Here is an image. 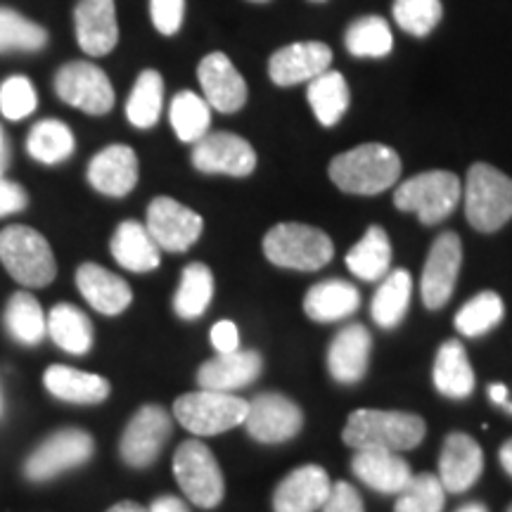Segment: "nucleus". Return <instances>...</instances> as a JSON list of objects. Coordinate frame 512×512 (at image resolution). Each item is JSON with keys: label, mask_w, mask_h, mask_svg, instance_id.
<instances>
[{"label": "nucleus", "mask_w": 512, "mask_h": 512, "mask_svg": "<svg viewBox=\"0 0 512 512\" xmlns=\"http://www.w3.org/2000/svg\"><path fill=\"white\" fill-rule=\"evenodd\" d=\"M425 420L415 413L361 408L344 425V444L356 451H411L425 439Z\"/></svg>", "instance_id": "obj_1"}, {"label": "nucleus", "mask_w": 512, "mask_h": 512, "mask_svg": "<svg viewBox=\"0 0 512 512\" xmlns=\"http://www.w3.org/2000/svg\"><path fill=\"white\" fill-rule=\"evenodd\" d=\"M401 159L380 143L358 145L330 162V178L349 195H380L399 181Z\"/></svg>", "instance_id": "obj_2"}, {"label": "nucleus", "mask_w": 512, "mask_h": 512, "mask_svg": "<svg viewBox=\"0 0 512 512\" xmlns=\"http://www.w3.org/2000/svg\"><path fill=\"white\" fill-rule=\"evenodd\" d=\"M465 216L479 233H496L512 219V178L491 164H472L465 181Z\"/></svg>", "instance_id": "obj_3"}, {"label": "nucleus", "mask_w": 512, "mask_h": 512, "mask_svg": "<svg viewBox=\"0 0 512 512\" xmlns=\"http://www.w3.org/2000/svg\"><path fill=\"white\" fill-rule=\"evenodd\" d=\"M264 254L271 264L292 271H318L335 256V245L320 228L306 223H278L266 233Z\"/></svg>", "instance_id": "obj_4"}, {"label": "nucleus", "mask_w": 512, "mask_h": 512, "mask_svg": "<svg viewBox=\"0 0 512 512\" xmlns=\"http://www.w3.org/2000/svg\"><path fill=\"white\" fill-rule=\"evenodd\" d=\"M0 261L19 285L48 287L57 275L55 254L48 240L29 226L0 230Z\"/></svg>", "instance_id": "obj_5"}, {"label": "nucleus", "mask_w": 512, "mask_h": 512, "mask_svg": "<svg viewBox=\"0 0 512 512\" xmlns=\"http://www.w3.org/2000/svg\"><path fill=\"white\" fill-rule=\"evenodd\" d=\"M460 178L451 171H425L403 181L394 192L399 211L415 214L425 226L441 223L453 214L460 202Z\"/></svg>", "instance_id": "obj_6"}, {"label": "nucleus", "mask_w": 512, "mask_h": 512, "mask_svg": "<svg viewBox=\"0 0 512 512\" xmlns=\"http://www.w3.org/2000/svg\"><path fill=\"white\" fill-rule=\"evenodd\" d=\"M249 401L226 392H190L178 396L174 403V415L185 430L197 437H214L238 427L247 418Z\"/></svg>", "instance_id": "obj_7"}, {"label": "nucleus", "mask_w": 512, "mask_h": 512, "mask_svg": "<svg viewBox=\"0 0 512 512\" xmlns=\"http://www.w3.org/2000/svg\"><path fill=\"white\" fill-rule=\"evenodd\" d=\"M174 475L183 494L190 498L197 508H216L226 494L221 467L216 463L214 453L202 441L190 439L176 448Z\"/></svg>", "instance_id": "obj_8"}, {"label": "nucleus", "mask_w": 512, "mask_h": 512, "mask_svg": "<svg viewBox=\"0 0 512 512\" xmlns=\"http://www.w3.org/2000/svg\"><path fill=\"white\" fill-rule=\"evenodd\" d=\"M95 441L83 430H60L43 441L24 463V475L31 482H48L62 472L91 460Z\"/></svg>", "instance_id": "obj_9"}, {"label": "nucleus", "mask_w": 512, "mask_h": 512, "mask_svg": "<svg viewBox=\"0 0 512 512\" xmlns=\"http://www.w3.org/2000/svg\"><path fill=\"white\" fill-rule=\"evenodd\" d=\"M55 91L67 105L93 114H107L114 107L112 81L93 62H67L55 74Z\"/></svg>", "instance_id": "obj_10"}, {"label": "nucleus", "mask_w": 512, "mask_h": 512, "mask_svg": "<svg viewBox=\"0 0 512 512\" xmlns=\"http://www.w3.org/2000/svg\"><path fill=\"white\" fill-rule=\"evenodd\" d=\"M245 430L261 444H283L302 432L304 413L292 399L283 394L264 392L249 401Z\"/></svg>", "instance_id": "obj_11"}, {"label": "nucleus", "mask_w": 512, "mask_h": 512, "mask_svg": "<svg viewBox=\"0 0 512 512\" xmlns=\"http://www.w3.org/2000/svg\"><path fill=\"white\" fill-rule=\"evenodd\" d=\"M171 415L162 406H143L121 434L119 453L126 465L150 467L171 437Z\"/></svg>", "instance_id": "obj_12"}, {"label": "nucleus", "mask_w": 512, "mask_h": 512, "mask_svg": "<svg viewBox=\"0 0 512 512\" xmlns=\"http://www.w3.org/2000/svg\"><path fill=\"white\" fill-rule=\"evenodd\" d=\"M145 228L150 230L152 240L164 252H188L200 240L204 221L185 204L171 200V197H157L147 207Z\"/></svg>", "instance_id": "obj_13"}, {"label": "nucleus", "mask_w": 512, "mask_h": 512, "mask_svg": "<svg viewBox=\"0 0 512 512\" xmlns=\"http://www.w3.org/2000/svg\"><path fill=\"white\" fill-rule=\"evenodd\" d=\"M463 264V242L456 233L446 230L441 233L427 254L425 271H422V302L427 309L437 311L448 304L453 290H456V280Z\"/></svg>", "instance_id": "obj_14"}, {"label": "nucleus", "mask_w": 512, "mask_h": 512, "mask_svg": "<svg viewBox=\"0 0 512 512\" xmlns=\"http://www.w3.org/2000/svg\"><path fill=\"white\" fill-rule=\"evenodd\" d=\"M192 164L202 174L245 178L256 169V152L235 133H207L192 150Z\"/></svg>", "instance_id": "obj_15"}, {"label": "nucleus", "mask_w": 512, "mask_h": 512, "mask_svg": "<svg viewBox=\"0 0 512 512\" xmlns=\"http://www.w3.org/2000/svg\"><path fill=\"white\" fill-rule=\"evenodd\" d=\"M484 472V451L470 434L451 432L441 446L439 482L446 494H465Z\"/></svg>", "instance_id": "obj_16"}, {"label": "nucleus", "mask_w": 512, "mask_h": 512, "mask_svg": "<svg viewBox=\"0 0 512 512\" xmlns=\"http://www.w3.org/2000/svg\"><path fill=\"white\" fill-rule=\"evenodd\" d=\"M204 100L216 112H240L247 102V83L223 53H209L197 67Z\"/></svg>", "instance_id": "obj_17"}, {"label": "nucleus", "mask_w": 512, "mask_h": 512, "mask_svg": "<svg viewBox=\"0 0 512 512\" xmlns=\"http://www.w3.org/2000/svg\"><path fill=\"white\" fill-rule=\"evenodd\" d=\"M330 64V46L320 41H302L275 50L268 60V74L275 86H297V83H309L318 74L328 72Z\"/></svg>", "instance_id": "obj_18"}, {"label": "nucleus", "mask_w": 512, "mask_h": 512, "mask_svg": "<svg viewBox=\"0 0 512 512\" xmlns=\"http://www.w3.org/2000/svg\"><path fill=\"white\" fill-rule=\"evenodd\" d=\"M76 41L86 55H110L119 43L114 0H79L74 10Z\"/></svg>", "instance_id": "obj_19"}, {"label": "nucleus", "mask_w": 512, "mask_h": 512, "mask_svg": "<svg viewBox=\"0 0 512 512\" xmlns=\"http://www.w3.org/2000/svg\"><path fill=\"white\" fill-rule=\"evenodd\" d=\"M332 482L320 465H302L292 470L273 494L275 512H318L328 501Z\"/></svg>", "instance_id": "obj_20"}, {"label": "nucleus", "mask_w": 512, "mask_h": 512, "mask_svg": "<svg viewBox=\"0 0 512 512\" xmlns=\"http://www.w3.org/2000/svg\"><path fill=\"white\" fill-rule=\"evenodd\" d=\"M88 183L107 197H126L138 183V157L128 145H110L88 164Z\"/></svg>", "instance_id": "obj_21"}, {"label": "nucleus", "mask_w": 512, "mask_h": 512, "mask_svg": "<svg viewBox=\"0 0 512 512\" xmlns=\"http://www.w3.org/2000/svg\"><path fill=\"white\" fill-rule=\"evenodd\" d=\"M370 347H373V337H370L366 325L351 323L339 330L328 351V370L332 380L339 384H356L363 380V375L368 373Z\"/></svg>", "instance_id": "obj_22"}, {"label": "nucleus", "mask_w": 512, "mask_h": 512, "mask_svg": "<svg viewBox=\"0 0 512 512\" xmlns=\"http://www.w3.org/2000/svg\"><path fill=\"white\" fill-rule=\"evenodd\" d=\"M264 370V358L259 351H233L219 354L197 370V382L209 392L233 394L235 389L249 387Z\"/></svg>", "instance_id": "obj_23"}, {"label": "nucleus", "mask_w": 512, "mask_h": 512, "mask_svg": "<svg viewBox=\"0 0 512 512\" xmlns=\"http://www.w3.org/2000/svg\"><path fill=\"white\" fill-rule=\"evenodd\" d=\"M76 287L102 316H119L133 302V292L126 280L98 264H83L76 271Z\"/></svg>", "instance_id": "obj_24"}, {"label": "nucleus", "mask_w": 512, "mask_h": 512, "mask_svg": "<svg viewBox=\"0 0 512 512\" xmlns=\"http://www.w3.org/2000/svg\"><path fill=\"white\" fill-rule=\"evenodd\" d=\"M351 470L363 484L384 496L401 494L413 477L411 465L392 451H356Z\"/></svg>", "instance_id": "obj_25"}, {"label": "nucleus", "mask_w": 512, "mask_h": 512, "mask_svg": "<svg viewBox=\"0 0 512 512\" xmlns=\"http://www.w3.org/2000/svg\"><path fill=\"white\" fill-rule=\"evenodd\" d=\"M112 256L119 266L133 273H150L162 264V249L152 240L150 230L138 221H124L112 235Z\"/></svg>", "instance_id": "obj_26"}, {"label": "nucleus", "mask_w": 512, "mask_h": 512, "mask_svg": "<svg viewBox=\"0 0 512 512\" xmlns=\"http://www.w3.org/2000/svg\"><path fill=\"white\" fill-rule=\"evenodd\" d=\"M358 306H361V292L347 280H323L313 285L304 297V313L316 323H335L354 316Z\"/></svg>", "instance_id": "obj_27"}, {"label": "nucleus", "mask_w": 512, "mask_h": 512, "mask_svg": "<svg viewBox=\"0 0 512 512\" xmlns=\"http://www.w3.org/2000/svg\"><path fill=\"white\" fill-rule=\"evenodd\" d=\"M434 387L448 399H467L475 392V370L458 339H446L434 358Z\"/></svg>", "instance_id": "obj_28"}, {"label": "nucleus", "mask_w": 512, "mask_h": 512, "mask_svg": "<svg viewBox=\"0 0 512 512\" xmlns=\"http://www.w3.org/2000/svg\"><path fill=\"white\" fill-rule=\"evenodd\" d=\"M46 389L55 399L67 403H102L110 396V382L102 375L83 373L69 366H50L43 375Z\"/></svg>", "instance_id": "obj_29"}, {"label": "nucleus", "mask_w": 512, "mask_h": 512, "mask_svg": "<svg viewBox=\"0 0 512 512\" xmlns=\"http://www.w3.org/2000/svg\"><path fill=\"white\" fill-rule=\"evenodd\" d=\"M347 266L358 280H366V283L382 280L389 273V266H392L389 235L380 226H370L366 235L351 247V252L347 254Z\"/></svg>", "instance_id": "obj_30"}, {"label": "nucleus", "mask_w": 512, "mask_h": 512, "mask_svg": "<svg viewBox=\"0 0 512 512\" xmlns=\"http://www.w3.org/2000/svg\"><path fill=\"white\" fill-rule=\"evenodd\" d=\"M413 294V278L411 273L396 268L389 271L382 278V285L377 287L373 304H370V313L373 320L384 330H394L396 325L406 318L408 304H411Z\"/></svg>", "instance_id": "obj_31"}, {"label": "nucleus", "mask_w": 512, "mask_h": 512, "mask_svg": "<svg viewBox=\"0 0 512 512\" xmlns=\"http://www.w3.org/2000/svg\"><path fill=\"white\" fill-rule=\"evenodd\" d=\"M48 335L62 351L74 356L88 354L93 347V325L86 313L76 306L62 302L55 304L48 313Z\"/></svg>", "instance_id": "obj_32"}, {"label": "nucleus", "mask_w": 512, "mask_h": 512, "mask_svg": "<svg viewBox=\"0 0 512 512\" xmlns=\"http://www.w3.org/2000/svg\"><path fill=\"white\" fill-rule=\"evenodd\" d=\"M306 100H309L318 124L332 128L342 121V117L349 110V86L342 74L328 69V72L318 74L316 79L309 81Z\"/></svg>", "instance_id": "obj_33"}, {"label": "nucleus", "mask_w": 512, "mask_h": 512, "mask_svg": "<svg viewBox=\"0 0 512 512\" xmlns=\"http://www.w3.org/2000/svg\"><path fill=\"white\" fill-rule=\"evenodd\" d=\"M211 297H214V273L209 271V266L200 264H188L183 268L181 285L174 297V311L178 318L183 320H195L204 316V311L209 309Z\"/></svg>", "instance_id": "obj_34"}, {"label": "nucleus", "mask_w": 512, "mask_h": 512, "mask_svg": "<svg viewBox=\"0 0 512 512\" xmlns=\"http://www.w3.org/2000/svg\"><path fill=\"white\" fill-rule=\"evenodd\" d=\"M74 133L69 131V126L64 121L57 119H43L29 131L27 138V152L36 162L55 166L62 164L64 159L74 155Z\"/></svg>", "instance_id": "obj_35"}, {"label": "nucleus", "mask_w": 512, "mask_h": 512, "mask_svg": "<svg viewBox=\"0 0 512 512\" xmlns=\"http://www.w3.org/2000/svg\"><path fill=\"white\" fill-rule=\"evenodd\" d=\"M5 328L19 344L34 347L41 342L48 332V323L38 299L31 297L29 292L12 294L8 306H5Z\"/></svg>", "instance_id": "obj_36"}, {"label": "nucleus", "mask_w": 512, "mask_h": 512, "mask_svg": "<svg viewBox=\"0 0 512 512\" xmlns=\"http://www.w3.org/2000/svg\"><path fill=\"white\" fill-rule=\"evenodd\" d=\"M164 107V79L155 69H145L126 102V119L136 128H152Z\"/></svg>", "instance_id": "obj_37"}, {"label": "nucleus", "mask_w": 512, "mask_h": 512, "mask_svg": "<svg viewBox=\"0 0 512 512\" xmlns=\"http://www.w3.org/2000/svg\"><path fill=\"white\" fill-rule=\"evenodd\" d=\"M169 119L178 140H183V143H197V140H202L209 133L211 107L202 95L181 91L171 100Z\"/></svg>", "instance_id": "obj_38"}, {"label": "nucleus", "mask_w": 512, "mask_h": 512, "mask_svg": "<svg viewBox=\"0 0 512 512\" xmlns=\"http://www.w3.org/2000/svg\"><path fill=\"white\" fill-rule=\"evenodd\" d=\"M344 46L354 57H384L392 53L394 36L389 29L387 19L368 15L358 17L354 24L347 29L344 36Z\"/></svg>", "instance_id": "obj_39"}, {"label": "nucleus", "mask_w": 512, "mask_h": 512, "mask_svg": "<svg viewBox=\"0 0 512 512\" xmlns=\"http://www.w3.org/2000/svg\"><path fill=\"white\" fill-rule=\"evenodd\" d=\"M505 316V304L501 294L496 292H479L470 302L463 304V309L456 313V330L463 337H482L501 325Z\"/></svg>", "instance_id": "obj_40"}, {"label": "nucleus", "mask_w": 512, "mask_h": 512, "mask_svg": "<svg viewBox=\"0 0 512 512\" xmlns=\"http://www.w3.org/2000/svg\"><path fill=\"white\" fill-rule=\"evenodd\" d=\"M48 46V31L17 10L0 8V53H36Z\"/></svg>", "instance_id": "obj_41"}, {"label": "nucleus", "mask_w": 512, "mask_h": 512, "mask_svg": "<svg viewBox=\"0 0 512 512\" xmlns=\"http://www.w3.org/2000/svg\"><path fill=\"white\" fill-rule=\"evenodd\" d=\"M446 489L432 472L413 475L396 498L394 512H444Z\"/></svg>", "instance_id": "obj_42"}, {"label": "nucleus", "mask_w": 512, "mask_h": 512, "mask_svg": "<svg viewBox=\"0 0 512 512\" xmlns=\"http://www.w3.org/2000/svg\"><path fill=\"white\" fill-rule=\"evenodd\" d=\"M441 0H394L396 24L411 36H430L441 22Z\"/></svg>", "instance_id": "obj_43"}, {"label": "nucleus", "mask_w": 512, "mask_h": 512, "mask_svg": "<svg viewBox=\"0 0 512 512\" xmlns=\"http://www.w3.org/2000/svg\"><path fill=\"white\" fill-rule=\"evenodd\" d=\"M38 105L36 88L27 76H10L0 83V112L5 119L19 121L34 114Z\"/></svg>", "instance_id": "obj_44"}, {"label": "nucleus", "mask_w": 512, "mask_h": 512, "mask_svg": "<svg viewBox=\"0 0 512 512\" xmlns=\"http://www.w3.org/2000/svg\"><path fill=\"white\" fill-rule=\"evenodd\" d=\"M185 15V0H150V17L159 34H178Z\"/></svg>", "instance_id": "obj_45"}, {"label": "nucleus", "mask_w": 512, "mask_h": 512, "mask_svg": "<svg viewBox=\"0 0 512 512\" xmlns=\"http://www.w3.org/2000/svg\"><path fill=\"white\" fill-rule=\"evenodd\" d=\"M323 512H366L361 501V494L354 489V486L347 482H337L332 484V491L325 501Z\"/></svg>", "instance_id": "obj_46"}, {"label": "nucleus", "mask_w": 512, "mask_h": 512, "mask_svg": "<svg viewBox=\"0 0 512 512\" xmlns=\"http://www.w3.org/2000/svg\"><path fill=\"white\" fill-rule=\"evenodd\" d=\"M29 204L27 190L15 181H8L5 176H0V219L3 216L17 214V211H24Z\"/></svg>", "instance_id": "obj_47"}, {"label": "nucleus", "mask_w": 512, "mask_h": 512, "mask_svg": "<svg viewBox=\"0 0 512 512\" xmlns=\"http://www.w3.org/2000/svg\"><path fill=\"white\" fill-rule=\"evenodd\" d=\"M211 344L219 354H233V351L240 349V332L233 320H219L211 328Z\"/></svg>", "instance_id": "obj_48"}, {"label": "nucleus", "mask_w": 512, "mask_h": 512, "mask_svg": "<svg viewBox=\"0 0 512 512\" xmlns=\"http://www.w3.org/2000/svg\"><path fill=\"white\" fill-rule=\"evenodd\" d=\"M150 512H190L188 505H185L181 498L176 496H159L157 501H152Z\"/></svg>", "instance_id": "obj_49"}, {"label": "nucleus", "mask_w": 512, "mask_h": 512, "mask_svg": "<svg viewBox=\"0 0 512 512\" xmlns=\"http://www.w3.org/2000/svg\"><path fill=\"white\" fill-rule=\"evenodd\" d=\"M8 166H10V143H8V136H5L3 126H0V176H5Z\"/></svg>", "instance_id": "obj_50"}, {"label": "nucleus", "mask_w": 512, "mask_h": 512, "mask_svg": "<svg viewBox=\"0 0 512 512\" xmlns=\"http://www.w3.org/2000/svg\"><path fill=\"white\" fill-rule=\"evenodd\" d=\"M489 399L496 403V406H505L508 403V387L505 384H491L489 387Z\"/></svg>", "instance_id": "obj_51"}, {"label": "nucleus", "mask_w": 512, "mask_h": 512, "mask_svg": "<svg viewBox=\"0 0 512 512\" xmlns=\"http://www.w3.org/2000/svg\"><path fill=\"white\" fill-rule=\"evenodd\" d=\"M498 460H501L503 470L508 472V475L512 477V439L505 441V444L501 446V451H498Z\"/></svg>", "instance_id": "obj_52"}, {"label": "nucleus", "mask_w": 512, "mask_h": 512, "mask_svg": "<svg viewBox=\"0 0 512 512\" xmlns=\"http://www.w3.org/2000/svg\"><path fill=\"white\" fill-rule=\"evenodd\" d=\"M107 512H150L147 508H143L140 503H133V501H121L117 505H112Z\"/></svg>", "instance_id": "obj_53"}, {"label": "nucleus", "mask_w": 512, "mask_h": 512, "mask_svg": "<svg viewBox=\"0 0 512 512\" xmlns=\"http://www.w3.org/2000/svg\"><path fill=\"white\" fill-rule=\"evenodd\" d=\"M456 512H489V508H486L484 503H467V505H463V508H458Z\"/></svg>", "instance_id": "obj_54"}, {"label": "nucleus", "mask_w": 512, "mask_h": 512, "mask_svg": "<svg viewBox=\"0 0 512 512\" xmlns=\"http://www.w3.org/2000/svg\"><path fill=\"white\" fill-rule=\"evenodd\" d=\"M503 408H505V411H508V413L512 415V401H508V403H505V406H503Z\"/></svg>", "instance_id": "obj_55"}, {"label": "nucleus", "mask_w": 512, "mask_h": 512, "mask_svg": "<svg viewBox=\"0 0 512 512\" xmlns=\"http://www.w3.org/2000/svg\"><path fill=\"white\" fill-rule=\"evenodd\" d=\"M0 413H3V394H0Z\"/></svg>", "instance_id": "obj_56"}, {"label": "nucleus", "mask_w": 512, "mask_h": 512, "mask_svg": "<svg viewBox=\"0 0 512 512\" xmlns=\"http://www.w3.org/2000/svg\"><path fill=\"white\" fill-rule=\"evenodd\" d=\"M252 3H266V0H252Z\"/></svg>", "instance_id": "obj_57"}, {"label": "nucleus", "mask_w": 512, "mask_h": 512, "mask_svg": "<svg viewBox=\"0 0 512 512\" xmlns=\"http://www.w3.org/2000/svg\"><path fill=\"white\" fill-rule=\"evenodd\" d=\"M508 512H512V503H510V505H508Z\"/></svg>", "instance_id": "obj_58"}, {"label": "nucleus", "mask_w": 512, "mask_h": 512, "mask_svg": "<svg viewBox=\"0 0 512 512\" xmlns=\"http://www.w3.org/2000/svg\"><path fill=\"white\" fill-rule=\"evenodd\" d=\"M316 3H320V0H316Z\"/></svg>", "instance_id": "obj_59"}]
</instances>
